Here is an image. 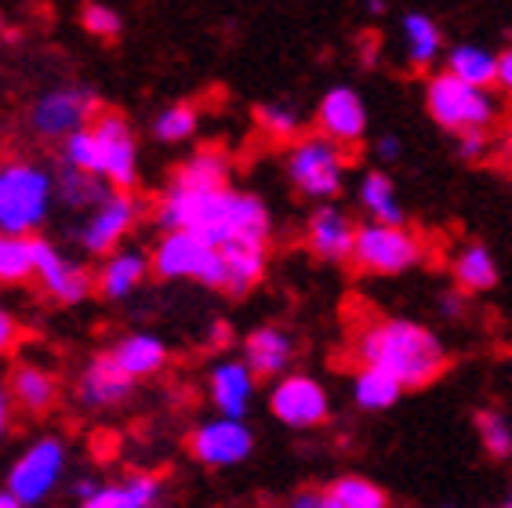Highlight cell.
Returning <instances> with one entry per match:
<instances>
[{
  "label": "cell",
  "instance_id": "1",
  "mask_svg": "<svg viewBox=\"0 0 512 508\" xmlns=\"http://www.w3.org/2000/svg\"><path fill=\"white\" fill-rule=\"evenodd\" d=\"M157 222L164 233H193L211 247L269 244L266 204L240 189H215V193L168 189L157 207Z\"/></svg>",
  "mask_w": 512,
  "mask_h": 508
},
{
  "label": "cell",
  "instance_id": "2",
  "mask_svg": "<svg viewBox=\"0 0 512 508\" xmlns=\"http://www.w3.org/2000/svg\"><path fill=\"white\" fill-rule=\"evenodd\" d=\"M356 356L364 367H378L404 389L433 385L447 371V349L440 338L414 320L367 323L356 338Z\"/></svg>",
  "mask_w": 512,
  "mask_h": 508
},
{
  "label": "cell",
  "instance_id": "3",
  "mask_svg": "<svg viewBox=\"0 0 512 508\" xmlns=\"http://www.w3.org/2000/svg\"><path fill=\"white\" fill-rule=\"evenodd\" d=\"M55 200V175L33 160H4L0 164V233L33 240L48 222Z\"/></svg>",
  "mask_w": 512,
  "mask_h": 508
},
{
  "label": "cell",
  "instance_id": "4",
  "mask_svg": "<svg viewBox=\"0 0 512 508\" xmlns=\"http://www.w3.org/2000/svg\"><path fill=\"white\" fill-rule=\"evenodd\" d=\"M149 265L164 280H197L204 287L226 291V262H222V251L204 244L193 233H164L160 244L153 247V254H149Z\"/></svg>",
  "mask_w": 512,
  "mask_h": 508
},
{
  "label": "cell",
  "instance_id": "5",
  "mask_svg": "<svg viewBox=\"0 0 512 508\" xmlns=\"http://www.w3.org/2000/svg\"><path fill=\"white\" fill-rule=\"evenodd\" d=\"M425 106L429 117L447 131L458 135H483V127L494 120V98L483 88L462 84L451 73H436L425 88Z\"/></svg>",
  "mask_w": 512,
  "mask_h": 508
},
{
  "label": "cell",
  "instance_id": "6",
  "mask_svg": "<svg viewBox=\"0 0 512 508\" xmlns=\"http://www.w3.org/2000/svg\"><path fill=\"white\" fill-rule=\"evenodd\" d=\"M287 178L302 196L327 200V196H335L342 189L345 149L324 135L298 138L295 146L287 149Z\"/></svg>",
  "mask_w": 512,
  "mask_h": 508
},
{
  "label": "cell",
  "instance_id": "7",
  "mask_svg": "<svg viewBox=\"0 0 512 508\" xmlns=\"http://www.w3.org/2000/svg\"><path fill=\"white\" fill-rule=\"evenodd\" d=\"M353 262L364 273L375 276H400L411 265L422 262V236L411 233L407 225H378L367 222L356 233Z\"/></svg>",
  "mask_w": 512,
  "mask_h": 508
},
{
  "label": "cell",
  "instance_id": "8",
  "mask_svg": "<svg viewBox=\"0 0 512 508\" xmlns=\"http://www.w3.org/2000/svg\"><path fill=\"white\" fill-rule=\"evenodd\" d=\"M66 443L59 436H40L30 447L22 450L15 465L8 469V490L22 505H40V501L51 498V490L59 487L62 476H66Z\"/></svg>",
  "mask_w": 512,
  "mask_h": 508
},
{
  "label": "cell",
  "instance_id": "9",
  "mask_svg": "<svg viewBox=\"0 0 512 508\" xmlns=\"http://www.w3.org/2000/svg\"><path fill=\"white\" fill-rule=\"evenodd\" d=\"M91 135H95V153H99L95 175L106 186H117V193H131V186L138 182V146L131 124L120 113H99L91 124Z\"/></svg>",
  "mask_w": 512,
  "mask_h": 508
},
{
  "label": "cell",
  "instance_id": "10",
  "mask_svg": "<svg viewBox=\"0 0 512 508\" xmlns=\"http://www.w3.org/2000/svg\"><path fill=\"white\" fill-rule=\"evenodd\" d=\"M99 117V102L88 88H55L33 102L30 109V127L40 138H59L66 142L69 135H77L84 127L95 124Z\"/></svg>",
  "mask_w": 512,
  "mask_h": 508
},
{
  "label": "cell",
  "instance_id": "11",
  "mask_svg": "<svg viewBox=\"0 0 512 508\" xmlns=\"http://www.w3.org/2000/svg\"><path fill=\"white\" fill-rule=\"evenodd\" d=\"M269 411L280 425L287 429H313L324 425L331 403H327V389L309 374H284L269 392Z\"/></svg>",
  "mask_w": 512,
  "mask_h": 508
},
{
  "label": "cell",
  "instance_id": "12",
  "mask_svg": "<svg viewBox=\"0 0 512 508\" xmlns=\"http://www.w3.org/2000/svg\"><path fill=\"white\" fill-rule=\"evenodd\" d=\"M33 280L59 305L84 302L91 294V287H95V280H91V273L84 265L66 258L59 247L40 240V236H33Z\"/></svg>",
  "mask_w": 512,
  "mask_h": 508
},
{
  "label": "cell",
  "instance_id": "13",
  "mask_svg": "<svg viewBox=\"0 0 512 508\" xmlns=\"http://www.w3.org/2000/svg\"><path fill=\"white\" fill-rule=\"evenodd\" d=\"M251 447H255L251 429H247L244 421H229V418L204 421L189 436L193 458L200 465H207V469H233V465L251 458Z\"/></svg>",
  "mask_w": 512,
  "mask_h": 508
},
{
  "label": "cell",
  "instance_id": "14",
  "mask_svg": "<svg viewBox=\"0 0 512 508\" xmlns=\"http://www.w3.org/2000/svg\"><path fill=\"white\" fill-rule=\"evenodd\" d=\"M138 215H142V204H138L131 193H109V200L102 207H95L88 215V222H84V229H80V244H84V251L91 254H113L117 251V244L124 240V236L131 233V225L138 222Z\"/></svg>",
  "mask_w": 512,
  "mask_h": 508
},
{
  "label": "cell",
  "instance_id": "15",
  "mask_svg": "<svg viewBox=\"0 0 512 508\" xmlns=\"http://www.w3.org/2000/svg\"><path fill=\"white\" fill-rule=\"evenodd\" d=\"M320 135L338 146H356L367 135V106L353 88H331L320 98Z\"/></svg>",
  "mask_w": 512,
  "mask_h": 508
},
{
  "label": "cell",
  "instance_id": "16",
  "mask_svg": "<svg viewBox=\"0 0 512 508\" xmlns=\"http://www.w3.org/2000/svg\"><path fill=\"white\" fill-rule=\"evenodd\" d=\"M207 396L215 411L229 421H240L255 400V371L244 360H222L207 374Z\"/></svg>",
  "mask_w": 512,
  "mask_h": 508
},
{
  "label": "cell",
  "instance_id": "17",
  "mask_svg": "<svg viewBox=\"0 0 512 508\" xmlns=\"http://www.w3.org/2000/svg\"><path fill=\"white\" fill-rule=\"evenodd\" d=\"M356 233L360 229L349 222L345 211H338V207H316L306 225V244L324 262H345L356 251Z\"/></svg>",
  "mask_w": 512,
  "mask_h": 508
},
{
  "label": "cell",
  "instance_id": "18",
  "mask_svg": "<svg viewBox=\"0 0 512 508\" xmlns=\"http://www.w3.org/2000/svg\"><path fill=\"white\" fill-rule=\"evenodd\" d=\"M131 392V378H124L113 356L109 352H99L91 356V363L80 371L77 378V400L91 411H106L113 403H120Z\"/></svg>",
  "mask_w": 512,
  "mask_h": 508
},
{
  "label": "cell",
  "instance_id": "19",
  "mask_svg": "<svg viewBox=\"0 0 512 508\" xmlns=\"http://www.w3.org/2000/svg\"><path fill=\"white\" fill-rule=\"evenodd\" d=\"M295 360V342L280 327H258L247 334L244 363L255 371V378H284V371Z\"/></svg>",
  "mask_w": 512,
  "mask_h": 508
},
{
  "label": "cell",
  "instance_id": "20",
  "mask_svg": "<svg viewBox=\"0 0 512 508\" xmlns=\"http://www.w3.org/2000/svg\"><path fill=\"white\" fill-rule=\"evenodd\" d=\"M164 483L153 472H131L124 483H106L77 508H164Z\"/></svg>",
  "mask_w": 512,
  "mask_h": 508
},
{
  "label": "cell",
  "instance_id": "21",
  "mask_svg": "<svg viewBox=\"0 0 512 508\" xmlns=\"http://www.w3.org/2000/svg\"><path fill=\"white\" fill-rule=\"evenodd\" d=\"M8 389L11 400L30 414H48L59 403V378L40 363H19L8 378Z\"/></svg>",
  "mask_w": 512,
  "mask_h": 508
},
{
  "label": "cell",
  "instance_id": "22",
  "mask_svg": "<svg viewBox=\"0 0 512 508\" xmlns=\"http://www.w3.org/2000/svg\"><path fill=\"white\" fill-rule=\"evenodd\" d=\"M149 273V258L142 251H113L102 262L99 276H95V287L106 302H120V298H128V294L138 291V284L146 280Z\"/></svg>",
  "mask_w": 512,
  "mask_h": 508
},
{
  "label": "cell",
  "instance_id": "23",
  "mask_svg": "<svg viewBox=\"0 0 512 508\" xmlns=\"http://www.w3.org/2000/svg\"><path fill=\"white\" fill-rule=\"evenodd\" d=\"M113 363H117L124 378L138 381V378H153L157 371H164V363H168V345L153 338V334H128V338H120L113 345Z\"/></svg>",
  "mask_w": 512,
  "mask_h": 508
},
{
  "label": "cell",
  "instance_id": "24",
  "mask_svg": "<svg viewBox=\"0 0 512 508\" xmlns=\"http://www.w3.org/2000/svg\"><path fill=\"white\" fill-rule=\"evenodd\" d=\"M171 189H189V193H215L229 189V160L218 149H200L171 178Z\"/></svg>",
  "mask_w": 512,
  "mask_h": 508
},
{
  "label": "cell",
  "instance_id": "25",
  "mask_svg": "<svg viewBox=\"0 0 512 508\" xmlns=\"http://www.w3.org/2000/svg\"><path fill=\"white\" fill-rule=\"evenodd\" d=\"M266 247L269 244H229L218 247L222 262H226V291L229 294H247L258 287V280L266 276Z\"/></svg>",
  "mask_w": 512,
  "mask_h": 508
},
{
  "label": "cell",
  "instance_id": "26",
  "mask_svg": "<svg viewBox=\"0 0 512 508\" xmlns=\"http://www.w3.org/2000/svg\"><path fill=\"white\" fill-rule=\"evenodd\" d=\"M113 189L102 182L99 175H88V171H73V167H59V175H55V196H59L62 204L69 211H95L109 200Z\"/></svg>",
  "mask_w": 512,
  "mask_h": 508
},
{
  "label": "cell",
  "instance_id": "27",
  "mask_svg": "<svg viewBox=\"0 0 512 508\" xmlns=\"http://www.w3.org/2000/svg\"><path fill=\"white\" fill-rule=\"evenodd\" d=\"M447 73L458 77L462 84L487 91L491 84H498V55H491L487 48H476V44H458L447 55Z\"/></svg>",
  "mask_w": 512,
  "mask_h": 508
},
{
  "label": "cell",
  "instance_id": "28",
  "mask_svg": "<svg viewBox=\"0 0 512 508\" xmlns=\"http://www.w3.org/2000/svg\"><path fill=\"white\" fill-rule=\"evenodd\" d=\"M404 48H407V62H411L414 69H425L440 59L444 33H440V26H436L429 15L411 11V15L404 19Z\"/></svg>",
  "mask_w": 512,
  "mask_h": 508
},
{
  "label": "cell",
  "instance_id": "29",
  "mask_svg": "<svg viewBox=\"0 0 512 508\" xmlns=\"http://www.w3.org/2000/svg\"><path fill=\"white\" fill-rule=\"evenodd\" d=\"M327 508H389V498L378 483L364 476H338L324 487Z\"/></svg>",
  "mask_w": 512,
  "mask_h": 508
},
{
  "label": "cell",
  "instance_id": "30",
  "mask_svg": "<svg viewBox=\"0 0 512 508\" xmlns=\"http://www.w3.org/2000/svg\"><path fill=\"white\" fill-rule=\"evenodd\" d=\"M454 280L469 294L491 291L498 284V262H494V254L483 244H469L454 258Z\"/></svg>",
  "mask_w": 512,
  "mask_h": 508
},
{
  "label": "cell",
  "instance_id": "31",
  "mask_svg": "<svg viewBox=\"0 0 512 508\" xmlns=\"http://www.w3.org/2000/svg\"><path fill=\"white\" fill-rule=\"evenodd\" d=\"M360 207L378 225H404V207L396 200V189L389 182V175H382V171L364 175V182H360Z\"/></svg>",
  "mask_w": 512,
  "mask_h": 508
},
{
  "label": "cell",
  "instance_id": "32",
  "mask_svg": "<svg viewBox=\"0 0 512 508\" xmlns=\"http://www.w3.org/2000/svg\"><path fill=\"white\" fill-rule=\"evenodd\" d=\"M400 396H404V385L396 378H389L378 367H360V374L353 381L356 407H364V411H389Z\"/></svg>",
  "mask_w": 512,
  "mask_h": 508
},
{
  "label": "cell",
  "instance_id": "33",
  "mask_svg": "<svg viewBox=\"0 0 512 508\" xmlns=\"http://www.w3.org/2000/svg\"><path fill=\"white\" fill-rule=\"evenodd\" d=\"M33 276V240L0 233V284H19Z\"/></svg>",
  "mask_w": 512,
  "mask_h": 508
},
{
  "label": "cell",
  "instance_id": "34",
  "mask_svg": "<svg viewBox=\"0 0 512 508\" xmlns=\"http://www.w3.org/2000/svg\"><path fill=\"white\" fill-rule=\"evenodd\" d=\"M255 120L269 138H280V142H291V138H298V131H302V117H298L295 106H287V102H266V106H258Z\"/></svg>",
  "mask_w": 512,
  "mask_h": 508
},
{
  "label": "cell",
  "instance_id": "35",
  "mask_svg": "<svg viewBox=\"0 0 512 508\" xmlns=\"http://www.w3.org/2000/svg\"><path fill=\"white\" fill-rule=\"evenodd\" d=\"M197 131V109L189 106V102H175L153 120V135L160 142H186L189 135Z\"/></svg>",
  "mask_w": 512,
  "mask_h": 508
},
{
  "label": "cell",
  "instance_id": "36",
  "mask_svg": "<svg viewBox=\"0 0 512 508\" xmlns=\"http://www.w3.org/2000/svg\"><path fill=\"white\" fill-rule=\"evenodd\" d=\"M476 432H480V440H483V447H487V454H494V458H509V454H512V429H509V421H505L502 414L476 411Z\"/></svg>",
  "mask_w": 512,
  "mask_h": 508
},
{
  "label": "cell",
  "instance_id": "37",
  "mask_svg": "<svg viewBox=\"0 0 512 508\" xmlns=\"http://www.w3.org/2000/svg\"><path fill=\"white\" fill-rule=\"evenodd\" d=\"M95 164H99V153H95V135H91V127H84V131H77V135H69L66 142H62V167L95 175Z\"/></svg>",
  "mask_w": 512,
  "mask_h": 508
},
{
  "label": "cell",
  "instance_id": "38",
  "mask_svg": "<svg viewBox=\"0 0 512 508\" xmlns=\"http://www.w3.org/2000/svg\"><path fill=\"white\" fill-rule=\"evenodd\" d=\"M80 22H84V30L91 33V37H117L120 33V15L113 8H106V4H84V11H80Z\"/></svg>",
  "mask_w": 512,
  "mask_h": 508
},
{
  "label": "cell",
  "instance_id": "39",
  "mask_svg": "<svg viewBox=\"0 0 512 508\" xmlns=\"http://www.w3.org/2000/svg\"><path fill=\"white\" fill-rule=\"evenodd\" d=\"M15 342H19V323H15V316L8 309H0V356H8L15 349Z\"/></svg>",
  "mask_w": 512,
  "mask_h": 508
},
{
  "label": "cell",
  "instance_id": "40",
  "mask_svg": "<svg viewBox=\"0 0 512 508\" xmlns=\"http://www.w3.org/2000/svg\"><path fill=\"white\" fill-rule=\"evenodd\" d=\"M287 508H327L324 490H298V494L291 498V505H287Z\"/></svg>",
  "mask_w": 512,
  "mask_h": 508
},
{
  "label": "cell",
  "instance_id": "41",
  "mask_svg": "<svg viewBox=\"0 0 512 508\" xmlns=\"http://www.w3.org/2000/svg\"><path fill=\"white\" fill-rule=\"evenodd\" d=\"M11 389L8 385H4V381H0V440H4V436H8V425H11Z\"/></svg>",
  "mask_w": 512,
  "mask_h": 508
},
{
  "label": "cell",
  "instance_id": "42",
  "mask_svg": "<svg viewBox=\"0 0 512 508\" xmlns=\"http://www.w3.org/2000/svg\"><path fill=\"white\" fill-rule=\"evenodd\" d=\"M458 149H462L465 160H476L487 149V142H483V135H462V142H458Z\"/></svg>",
  "mask_w": 512,
  "mask_h": 508
},
{
  "label": "cell",
  "instance_id": "43",
  "mask_svg": "<svg viewBox=\"0 0 512 508\" xmlns=\"http://www.w3.org/2000/svg\"><path fill=\"white\" fill-rule=\"evenodd\" d=\"M498 84L505 91H512V48L505 55H498Z\"/></svg>",
  "mask_w": 512,
  "mask_h": 508
},
{
  "label": "cell",
  "instance_id": "44",
  "mask_svg": "<svg viewBox=\"0 0 512 508\" xmlns=\"http://www.w3.org/2000/svg\"><path fill=\"white\" fill-rule=\"evenodd\" d=\"M378 153H382L385 160H396V157H400V138H396V135H385L382 142H378Z\"/></svg>",
  "mask_w": 512,
  "mask_h": 508
},
{
  "label": "cell",
  "instance_id": "45",
  "mask_svg": "<svg viewBox=\"0 0 512 508\" xmlns=\"http://www.w3.org/2000/svg\"><path fill=\"white\" fill-rule=\"evenodd\" d=\"M0 508H26V505H22V501L15 498L8 487H4V490H0Z\"/></svg>",
  "mask_w": 512,
  "mask_h": 508
},
{
  "label": "cell",
  "instance_id": "46",
  "mask_svg": "<svg viewBox=\"0 0 512 508\" xmlns=\"http://www.w3.org/2000/svg\"><path fill=\"white\" fill-rule=\"evenodd\" d=\"M444 313H458V298H444Z\"/></svg>",
  "mask_w": 512,
  "mask_h": 508
},
{
  "label": "cell",
  "instance_id": "47",
  "mask_svg": "<svg viewBox=\"0 0 512 508\" xmlns=\"http://www.w3.org/2000/svg\"><path fill=\"white\" fill-rule=\"evenodd\" d=\"M502 508H512V494H509V501H505V505Z\"/></svg>",
  "mask_w": 512,
  "mask_h": 508
}]
</instances>
